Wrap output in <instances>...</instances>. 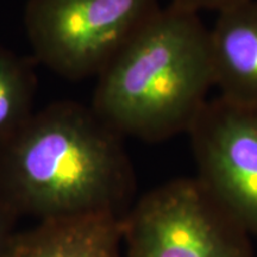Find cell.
I'll return each instance as SVG.
<instances>
[{"label": "cell", "instance_id": "cell-4", "mask_svg": "<svg viewBox=\"0 0 257 257\" xmlns=\"http://www.w3.org/2000/svg\"><path fill=\"white\" fill-rule=\"evenodd\" d=\"M159 8V0H28L24 28L38 62L81 80L98 76Z\"/></svg>", "mask_w": 257, "mask_h": 257}, {"label": "cell", "instance_id": "cell-5", "mask_svg": "<svg viewBox=\"0 0 257 257\" xmlns=\"http://www.w3.org/2000/svg\"><path fill=\"white\" fill-rule=\"evenodd\" d=\"M197 178L257 237V104L208 99L187 131Z\"/></svg>", "mask_w": 257, "mask_h": 257}, {"label": "cell", "instance_id": "cell-1", "mask_svg": "<svg viewBox=\"0 0 257 257\" xmlns=\"http://www.w3.org/2000/svg\"><path fill=\"white\" fill-rule=\"evenodd\" d=\"M134 189L123 137L91 106L54 102L0 144V199L18 218L124 217Z\"/></svg>", "mask_w": 257, "mask_h": 257}, {"label": "cell", "instance_id": "cell-2", "mask_svg": "<svg viewBox=\"0 0 257 257\" xmlns=\"http://www.w3.org/2000/svg\"><path fill=\"white\" fill-rule=\"evenodd\" d=\"M96 78L91 108L121 137L187 133L216 87L210 29L197 12L160 6Z\"/></svg>", "mask_w": 257, "mask_h": 257}, {"label": "cell", "instance_id": "cell-6", "mask_svg": "<svg viewBox=\"0 0 257 257\" xmlns=\"http://www.w3.org/2000/svg\"><path fill=\"white\" fill-rule=\"evenodd\" d=\"M121 219L89 214L38 221L16 233L6 257H120Z\"/></svg>", "mask_w": 257, "mask_h": 257}, {"label": "cell", "instance_id": "cell-10", "mask_svg": "<svg viewBox=\"0 0 257 257\" xmlns=\"http://www.w3.org/2000/svg\"><path fill=\"white\" fill-rule=\"evenodd\" d=\"M245 2H249V0H170L172 4L197 12V14L205 10L217 11L218 14H220Z\"/></svg>", "mask_w": 257, "mask_h": 257}, {"label": "cell", "instance_id": "cell-3", "mask_svg": "<svg viewBox=\"0 0 257 257\" xmlns=\"http://www.w3.org/2000/svg\"><path fill=\"white\" fill-rule=\"evenodd\" d=\"M121 226L125 257H252L250 233L197 176L146 193Z\"/></svg>", "mask_w": 257, "mask_h": 257}, {"label": "cell", "instance_id": "cell-9", "mask_svg": "<svg viewBox=\"0 0 257 257\" xmlns=\"http://www.w3.org/2000/svg\"><path fill=\"white\" fill-rule=\"evenodd\" d=\"M19 218L8 205L0 199V257H6L17 231L16 223Z\"/></svg>", "mask_w": 257, "mask_h": 257}, {"label": "cell", "instance_id": "cell-8", "mask_svg": "<svg viewBox=\"0 0 257 257\" xmlns=\"http://www.w3.org/2000/svg\"><path fill=\"white\" fill-rule=\"evenodd\" d=\"M36 79L29 64L0 44V144L34 113Z\"/></svg>", "mask_w": 257, "mask_h": 257}, {"label": "cell", "instance_id": "cell-7", "mask_svg": "<svg viewBox=\"0 0 257 257\" xmlns=\"http://www.w3.org/2000/svg\"><path fill=\"white\" fill-rule=\"evenodd\" d=\"M210 36L220 94L257 104V0L218 14Z\"/></svg>", "mask_w": 257, "mask_h": 257}]
</instances>
